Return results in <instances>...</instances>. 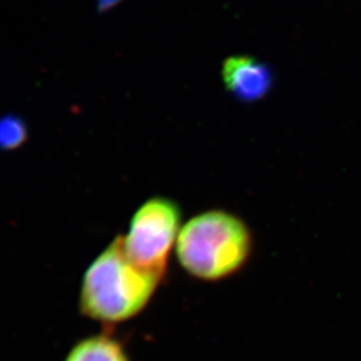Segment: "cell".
<instances>
[{
	"label": "cell",
	"instance_id": "cell-1",
	"mask_svg": "<svg viewBox=\"0 0 361 361\" xmlns=\"http://www.w3.org/2000/svg\"><path fill=\"white\" fill-rule=\"evenodd\" d=\"M162 279L134 264L118 237L85 272L79 298L81 313L104 325L128 322L146 309Z\"/></svg>",
	"mask_w": 361,
	"mask_h": 361
},
{
	"label": "cell",
	"instance_id": "cell-2",
	"mask_svg": "<svg viewBox=\"0 0 361 361\" xmlns=\"http://www.w3.org/2000/svg\"><path fill=\"white\" fill-rule=\"evenodd\" d=\"M254 235L233 212L212 209L183 223L175 254L190 277L207 283L226 281L247 264Z\"/></svg>",
	"mask_w": 361,
	"mask_h": 361
},
{
	"label": "cell",
	"instance_id": "cell-3",
	"mask_svg": "<svg viewBox=\"0 0 361 361\" xmlns=\"http://www.w3.org/2000/svg\"><path fill=\"white\" fill-rule=\"evenodd\" d=\"M182 226L178 202L166 196H154L133 215L128 231L120 237L122 247L134 264L164 278Z\"/></svg>",
	"mask_w": 361,
	"mask_h": 361
},
{
	"label": "cell",
	"instance_id": "cell-4",
	"mask_svg": "<svg viewBox=\"0 0 361 361\" xmlns=\"http://www.w3.org/2000/svg\"><path fill=\"white\" fill-rule=\"evenodd\" d=\"M226 86L240 100H259L268 94L272 84L270 71L264 63L250 56H233L223 67Z\"/></svg>",
	"mask_w": 361,
	"mask_h": 361
},
{
	"label": "cell",
	"instance_id": "cell-5",
	"mask_svg": "<svg viewBox=\"0 0 361 361\" xmlns=\"http://www.w3.org/2000/svg\"><path fill=\"white\" fill-rule=\"evenodd\" d=\"M63 361H130V359L118 339L108 334H97L78 341Z\"/></svg>",
	"mask_w": 361,
	"mask_h": 361
},
{
	"label": "cell",
	"instance_id": "cell-6",
	"mask_svg": "<svg viewBox=\"0 0 361 361\" xmlns=\"http://www.w3.org/2000/svg\"><path fill=\"white\" fill-rule=\"evenodd\" d=\"M26 129L23 121L17 118L6 116L0 120V148L14 149L24 142Z\"/></svg>",
	"mask_w": 361,
	"mask_h": 361
}]
</instances>
